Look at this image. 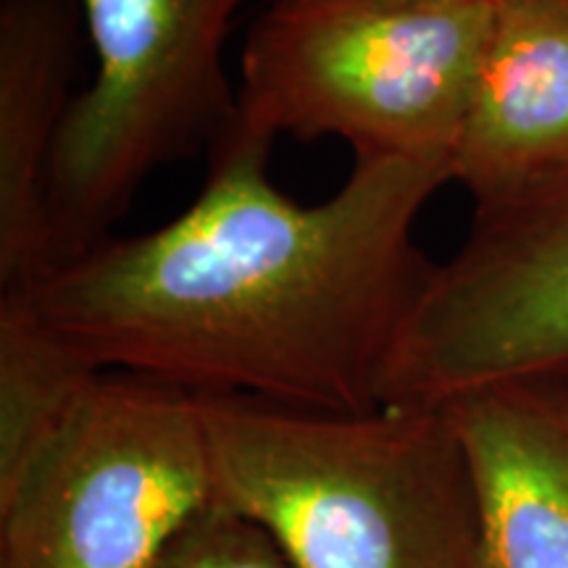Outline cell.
I'll return each mask as SVG.
<instances>
[{
    "instance_id": "obj_1",
    "label": "cell",
    "mask_w": 568,
    "mask_h": 568,
    "mask_svg": "<svg viewBox=\"0 0 568 568\" xmlns=\"http://www.w3.org/2000/svg\"><path fill=\"white\" fill-rule=\"evenodd\" d=\"M272 145L232 124L180 216L105 237L21 295L103 374L324 414L382 406L437 266L416 219L450 163L355 159L335 195L303 205L274 187Z\"/></svg>"
},
{
    "instance_id": "obj_2",
    "label": "cell",
    "mask_w": 568,
    "mask_h": 568,
    "mask_svg": "<svg viewBox=\"0 0 568 568\" xmlns=\"http://www.w3.org/2000/svg\"><path fill=\"white\" fill-rule=\"evenodd\" d=\"M197 408L213 503L297 568H471L477 497L445 406L324 414L205 395Z\"/></svg>"
},
{
    "instance_id": "obj_3",
    "label": "cell",
    "mask_w": 568,
    "mask_h": 568,
    "mask_svg": "<svg viewBox=\"0 0 568 568\" xmlns=\"http://www.w3.org/2000/svg\"><path fill=\"white\" fill-rule=\"evenodd\" d=\"M497 0H274L251 27L234 126L339 138L355 159L453 169Z\"/></svg>"
},
{
    "instance_id": "obj_4",
    "label": "cell",
    "mask_w": 568,
    "mask_h": 568,
    "mask_svg": "<svg viewBox=\"0 0 568 568\" xmlns=\"http://www.w3.org/2000/svg\"><path fill=\"white\" fill-rule=\"evenodd\" d=\"M77 3L95 71L51 163L53 268L109 237L153 172L211 153L237 113L224 42L243 0Z\"/></svg>"
},
{
    "instance_id": "obj_5",
    "label": "cell",
    "mask_w": 568,
    "mask_h": 568,
    "mask_svg": "<svg viewBox=\"0 0 568 568\" xmlns=\"http://www.w3.org/2000/svg\"><path fill=\"white\" fill-rule=\"evenodd\" d=\"M211 500L197 397L103 374L0 500V568H148Z\"/></svg>"
},
{
    "instance_id": "obj_6",
    "label": "cell",
    "mask_w": 568,
    "mask_h": 568,
    "mask_svg": "<svg viewBox=\"0 0 568 568\" xmlns=\"http://www.w3.org/2000/svg\"><path fill=\"white\" fill-rule=\"evenodd\" d=\"M497 387L568 389V174L474 205L403 332L382 406H450Z\"/></svg>"
},
{
    "instance_id": "obj_7",
    "label": "cell",
    "mask_w": 568,
    "mask_h": 568,
    "mask_svg": "<svg viewBox=\"0 0 568 568\" xmlns=\"http://www.w3.org/2000/svg\"><path fill=\"white\" fill-rule=\"evenodd\" d=\"M568 174V0H497L453 182L474 205Z\"/></svg>"
},
{
    "instance_id": "obj_8",
    "label": "cell",
    "mask_w": 568,
    "mask_h": 568,
    "mask_svg": "<svg viewBox=\"0 0 568 568\" xmlns=\"http://www.w3.org/2000/svg\"><path fill=\"white\" fill-rule=\"evenodd\" d=\"M84 40L77 0H0V293L53 268L48 180Z\"/></svg>"
},
{
    "instance_id": "obj_9",
    "label": "cell",
    "mask_w": 568,
    "mask_h": 568,
    "mask_svg": "<svg viewBox=\"0 0 568 568\" xmlns=\"http://www.w3.org/2000/svg\"><path fill=\"white\" fill-rule=\"evenodd\" d=\"M445 408L477 497L471 568H568V389L497 387Z\"/></svg>"
},
{
    "instance_id": "obj_10",
    "label": "cell",
    "mask_w": 568,
    "mask_h": 568,
    "mask_svg": "<svg viewBox=\"0 0 568 568\" xmlns=\"http://www.w3.org/2000/svg\"><path fill=\"white\" fill-rule=\"evenodd\" d=\"M103 372L34 314L21 293H0V500L69 422Z\"/></svg>"
},
{
    "instance_id": "obj_11",
    "label": "cell",
    "mask_w": 568,
    "mask_h": 568,
    "mask_svg": "<svg viewBox=\"0 0 568 568\" xmlns=\"http://www.w3.org/2000/svg\"><path fill=\"white\" fill-rule=\"evenodd\" d=\"M148 568H297L276 539L251 518L209 503Z\"/></svg>"
}]
</instances>
